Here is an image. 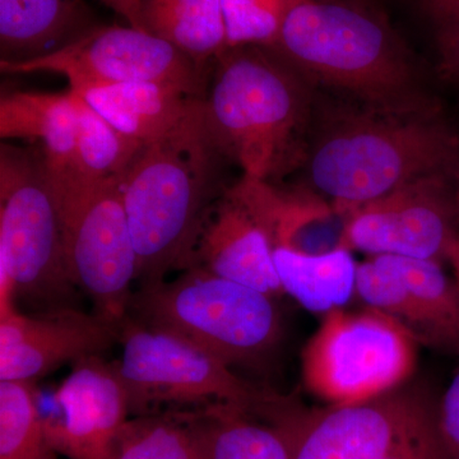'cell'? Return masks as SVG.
<instances>
[{
	"mask_svg": "<svg viewBox=\"0 0 459 459\" xmlns=\"http://www.w3.org/2000/svg\"><path fill=\"white\" fill-rule=\"evenodd\" d=\"M272 51L364 108L435 114L415 62L380 18L341 0H294Z\"/></svg>",
	"mask_w": 459,
	"mask_h": 459,
	"instance_id": "obj_1",
	"label": "cell"
},
{
	"mask_svg": "<svg viewBox=\"0 0 459 459\" xmlns=\"http://www.w3.org/2000/svg\"><path fill=\"white\" fill-rule=\"evenodd\" d=\"M313 192L347 214L433 174H459V137L435 114L343 108L307 151Z\"/></svg>",
	"mask_w": 459,
	"mask_h": 459,
	"instance_id": "obj_2",
	"label": "cell"
},
{
	"mask_svg": "<svg viewBox=\"0 0 459 459\" xmlns=\"http://www.w3.org/2000/svg\"><path fill=\"white\" fill-rule=\"evenodd\" d=\"M221 157L205 132L201 101L177 129L135 157L122 190L137 252L138 287L164 282L171 272L192 265L214 202V172Z\"/></svg>",
	"mask_w": 459,
	"mask_h": 459,
	"instance_id": "obj_3",
	"label": "cell"
},
{
	"mask_svg": "<svg viewBox=\"0 0 459 459\" xmlns=\"http://www.w3.org/2000/svg\"><path fill=\"white\" fill-rule=\"evenodd\" d=\"M301 77L267 48H232L217 57L202 117L220 155L244 178L271 181L298 160L310 117Z\"/></svg>",
	"mask_w": 459,
	"mask_h": 459,
	"instance_id": "obj_4",
	"label": "cell"
},
{
	"mask_svg": "<svg viewBox=\"0 0 459 459\" xmlns=\"http://www.w3.org/2000/svg\"><path fill=\"white\" fill-rule=\"evenodd\" d=\"M128 316L197 344L230 367L261 364L281 337L273 298L199 267L138 287Z\"/></svg>",
	"mask_w": 459,
	"mask_h": 459,
	"instance_id": "obj_5",
	"label": "cell"
},
{
	"mask_svg": "<svg viewBox=\"0 0 459 459\" xmlns=\"http://www.w3.org/2000/svg\"><path fill=\"white\" fill-rule=\"evenodd\" d=\"M0 261L33 313L77 307L59 204L40 151L0 146Z\"/></svg>",
	"mask_w": 459,
	"mask_h": 459,
	"instance_id": "obj_6",
	"label": "cell"
},
{
	"mask_svg": "<svg viewBox=\"0 0 459 459\" xmlns=\"http://www.w3.org/2000/svg\"><path fill=\"white\" fill-rule=\"evenodd\" d=\"M47 169L62 217L69 274L92 301L93 313L120 325L138 282L122 181L89 180L72 170Z\"/></svg>",
	"mask_w": 459,
	"mask_h": 459,
	"instance_id": "obj_7",
	"label": "cell"
},
{
	"mask_svg": "<svg viewBox=\"0 0 459 459\" xmlns=\"http://www.w3.org/2000/svg\"><path fill=\"white\" fill-rule=\"evenodd\" d=\"M420 344L400 322L373 307L332 310L305 344L304 385L332 406L374 400L412 376Z\"/></svg>",
	"mask_w": 459,
	"mask_h": 459,
	"instance_id": "obj_8",
	"label": "cell"
},
{
	"mask_svg": "<svg viewBox=\"0 0 459 459\" xmlns=\"http://www.w3.org/2000/svg\"><path fill=\"white\" fill-rule=\"evenodd\" d=\"M119 343L122 360L115 365L133 416L153 415L164 404H226L249 413L274 400L213 353L131 316L120 323Z\"/></svg>",
	"mask_w": 459,
	"mask_h": 459,
	"instance_id": "obj_9",
	"label": "cell"
},
{
	"mask_svg": "<svg viewBox=\"0 0 459 459\" xmlns=\"http://www.w3.org/2000/svg\"><path fill=\"white\" fill-rule=\"evenodd\" d=\"M5 74L48 72L63 75L71 91L128 82L172 84L204 96V66L146 30L95 26L47 56L27 62H0Z\"/></svg>",
	"mask_w": 459,
	"mask_h": 459,
	"instance_id": "obj_10",
	"label": "cell"
},
{
	"mask_svg": "<svg viewBox=\"0 0 459 459\" xmlns=\"http://www.w3.org/2000/svg\"><path fill=\"white\" fill-rule=\"evenodd\" d=\"M458 175L412 181L349 214L341 247L370 256L448 262L459 234Z\"/></svg>",
	"mask_w": 459,
	"mask_h": 459,
	"instance_id": "obj_11",
	"label": "cell"
},
{
	"mask_svg": "<svg viewBox=\"0 0 459 459\" xmlns=\"http://www.w3.org/2000/svg\"><path fill=\"white\" fill-rule=\"evenodd\" d=\"M294 421V459H385L437 425L420 395L395 389Z\"/></svg>",
	"mask_w": 459,
	"mask_h": 459,
	"instance_id": "obj_12",
	"label": "cell"
},
{
	"mask_svg": "<svg viewBox=\"0 0 459 459\" xmlns=\"http://www.w3.org/2000/svg\"><path fill=\"white\" fill-rule=\"evenodd\" d=\"M57 413L42 418L48 439L68 459H111L114 440L129 420L128 394L115 362L101 355L74 362L54 394Z\"/></svg>",
	"mask_w": 459,
	"mask_h": 459,
	"instance_id": "obj_13",
	"label": "cell"
},
{
	"mask_svg": "<svg viewBox=\"0 0 459 459\" xmlns=\"http://www.w3.org/2000/svg\"><path fill=\"white\" fill-rule=\"evenodd\" d=\"M120 325L80 307L12 313L0 319V382H30L65 362L102 355L119 343Z\"/></svg>",
	"mask_w": 459,
	"mask_h": 459,
	"instance_id": "obj_14",
	"label": "cell"
},
{
	"mask_svg": "<svg viewBox=\"0 0 459 459\" xmlns=\"http://www.w3.org/2000/svg\"><path fill=\"white\" fill-rule=\"evenodd\" d=\"M192 267L234 281L276 299L285 295L267 231L234 189L214 201L205 214Z\"/></svg>",
	"mask_w": 459,
	"mask_h": 459,
	"instance_id": "obj_15",
	"label": "cell"
},
{
	"mask_svg": "<svg viewBox=\"0 0 459 459\" xmlns=\"http://www.w3.org/2000/svg\"><path fill=\"white\" fill-rule=\"evenodd\" d=\"M271 238L272 246L303 255L341 247L349 216L314 192H286L271 181L241 178L232 186Z\"/></svg>",
	"mask_w": 459,
	"mask_h": 459,
	"instance_id": "obj_16",
	"label": "cell"
},
{
	"mask_svg": "<svg viewBox=\"0 0 459 459\" xmlns=\"http://www.w3.org/2000/svg\"><path fill=\"white\" fill-rule=\"evenodd\" d=\"M75 93L117 131L143 144L177 129L202 99L180 87L156 82L113 84Z\"/></svg>",
	"mask_w": 459,
	"mask_h": 459,
	"instance_id": "obj_17",
	"label": "cell"
},
{
	"mask_svg": "<svg viewBox=\"0 0 459 459\" xmlns=\"http://www.w3.org/2000/svg\"><path fill=\"white\" fill-rule=\"evenodd\" d=\"M92 27L81 0H0V62L47 56Z\"/></svg>",
	"mask_w": 459,
	"mask_h": 459,
	"instance_id": "obj_18",
	"label": "cell"
},
{
	"mask_svg": "<svg viewBox=\"0 0 459 459\" xmlns=\"http://www.w3.org/2000/svg\"><path fill=\"white\" fill-rule=\"evenodd\" d=\"M0 138L39 142L50 170H69L77 142L74 93H4L0 99Z\"/></svg>",
	"mask_w": 459,
	"mask_h": 459,
	"instance_id": "obj_19",
	"label": "cell"
},
{
	"mask_svg": "<svg viewBox=\"0 0 459 459\" xmlns=\"http://www.w3.org/2000/svg\"><path fill=\"white\" fill-rule=\"evenodd\" d=\"M273 259L285 294L310 312L325 316L342 309L356 295L358 264L344 247L323 255L274 247Z\"/></svg>",
	"mask_w": 459,
	"mask_h": 459,
	"instance_id": "obj_20",
	"label": "cell"
},
{
	"mask_svg": "<svg viewBox=\"0 0 459 459\" xmlns=\"http://www.w3.org/2000/svg\"><path fill=\"white\" fill-rule=\"evenodd\" d=\"M141 22L204 68L228 50L221 0H142Z\"/></svg>",
	"mask_w": 459,
	"mask_h": 459,
	"instance_id": "obj_21",
	"label": "cell"
},
{
	"mask_svg": "<svg viewBox=\"0 0 459 459\" xmlns=\"http://www.w3.org/2000/svg\"><path fill=\"white\" fill-rule=\"evenodd\" d=\"M421 320L422 344L459 356V289L443 263L388 255Z\"/></svg>",
	"mask_w": 459,
	"mask_h": 459,
	"instance_id": "obj_22",
	"label": "cell"
},
{
	"mask_svg": "<svg viewBox=\"0 0 459 459\" xmlns=\"http://www.w3.org/2000/svg\"><path fill=\"white\" fill-rule=\"evenodd\" d=\"M211 459H294L292 418L282 416L277 403L270 409L274 422L259 424L247 412L212 404L205 410Z\"/></svg>",
	"mask_w": 459,
	"mask_h": 459,
	"instance_id": "obj_23",
	"label": "cell"
},
{
	"mask_svg": "<svg viewBox=\"0 0 459 459\" xmlns=\"http://www.w3.org/2000/svg\"><path fill=\"white\" fill-rule=\"evenodd\" d=\"M111 459H211L205 413L134 416L115 437Z\"/></svg>",
	"mask_w": 459,
	"mask_h": 459,
	"instance_id": "obj_24",
	"label": "cell"
},
{
	"mask_svg": "<svg viewBox=\"0 0 459 459\" xmlns=\"http://www.w3.org/2000/svg\"><path fill=\"white\" fill-rule=\"evenodd\" d=\"M71 92L77 110V142L74 166L69 170L84 179L123 181L146 144L117 131L83 98L74 91Z\"/></svg>",
	"mask_w": 459,
	"mask_h": 459,
	"instance_id": "obj_25",
	"label": "cell"
},
{
	"mask_svg": "<svg viewBox=\"0 0 459 459\" xmlns=\"http://www.w3.org/2000/svg\"><path fill=\"white\" fill-rule=\"evenodd\" d=\"M33 383L0 382V459H57Z\"/></svg>",
	"mask_w": 459,
	"mask_h": 459,
	"instance_id": "obj_26",
	"label": "cell"
},
{
	"mask_svg": "<svg viewBox=\"0 0 459 459\" xmlns=\"http://www.w3.org/2000/svg\"><path fill=\"white\" fill-rule=\"evenodd\" d=\"M294 0H221L228 49H271Z\"/></svg>",
	"mask_w": 459,
	"mask_h": 459,
	"instance_id": "obj_27",
	"label": "cell"
},
{
	"mask_svg": "<svg viewBox=\"0 0 459 459\" xmlns=\"http://www.w3.org/2000/svg\"><path fill=\"white\" fill-rule=\"evenodd\" d=\"M437 428L446 451L452 459H459V370L440 401Z\"/></svg>",
	"mask_w": 459,
	"mask_h": 459,
	"instance_id": "obj_28",
	"label": "cell"
},
{
	"mask_svg": "<svg viewBox=\"0 0 459 459\" xmlns=\"http://www.w3.org/2000/svg\"><path fill=\"white\" fill-rule=\"evenodd\" d=\"M385 459H452L444 448L437 425Z\"/></svg>",
	"mask_w": 459,
	"mask_h": 459,
	"instance_id": "obj_29",
	"label": "cell"
},
{
	"mask_svg": "<svg viewBox=\"0 0 459 459\" xmlns=\"http://www.w3.org/2000/svg\"><path fill=\"white\" fill-rule=\"evenodd\" d=\"M437 47L443 71L459 81V21L439 26Z\"/></svg>",
	"mask_w": 459,
	"mask_h": 459,
	"instance_id": "obj_30",
	"label": "cell"
},
{
	"mask_svg": "<svg viewBox=\"0 0 459 459\" xmlns=\"http://www.w3.org/2000/svg\"><path fill=\"white\" fill-rule=\"evenodd\" d=\"M421 3L439 26L459 21V0H421Z\"/></svg>",
	"mask_w": 459,
	"mask_h": 459,
	"instance_id": "obj_31",
	"label": "cell"
},
{
	"mask_svg": "<svg viewBox=\"0 0 459 459\" xmlns=\"http://www.w3.org/2000/svg\"><path fill=\"white\" fill-rule=\"evenodd\" d=\"M108 8L113 9L115 13L122 16L128 22L129 26L135 29H142L141 4L142 0H100Z\"/></svg>",
	"mask_w": 459,
	"mask_h": 459,
	"instance_id": "obj_32",
	"label": "cell"
},
{
	"mask_svg": "<svg viewBox=\"0 0 459 459\" xmlns=\"http://www.w3.org/2000/svg\"><path fill=\"white\" fill-rule=\"evenodd\" d=\"M448 262L451 263L453 272H455V281L459 289V234L457 238H455V244H453L451 253H449Z\"/></svg>",
	"mask_w": 459,
	"mask_h": 459,
	"instance_id": "obj_33",
	"label": "cell"
},
{
	"mask_svg": "<svg viewBox=\"0 0 459 459\" xmlns=\"http://www.w3.org/2000/svg\"><path fill=\"white\" fill-rule=\"evenodd\" d=\"M458 183H459V174H458Z\"/></svg>",
	"mask_w": 459,
	"mask_h": 459,
	"instance_id": "obj_34",
	"label": "cell"
}]
</instances>
